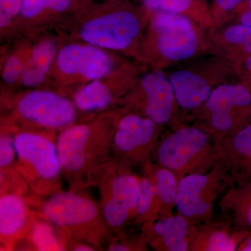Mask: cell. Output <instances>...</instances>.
<instances>
[{
    "label": "cell",
    "instance_id": "obj_1",
    "mask_svg": "<svg viewBox=\"0 0 251 251\" xmlns=\"http://www.w3.org/2000/svg\"><path fill=\"white\" fill-rule=\"evenodd\" d=\"M117 110H105L69 126L59 133L55 145L69 190L95 186L99 171L112 158Z\"/></svg>",
    "mask_w": 251,
    "mask_h": 251
},
{
    "label": "cell",
    "instance_id": "obj_34",
    "mask_svg": "<svg viewBox=\"0 0 251 251\" xmlns=\"http://www.w3.org/2000/svg\"><path fill=\"white\" fill-rule=\"evenodd\" d=\"M247 67L248 69H249V70L251 71V56L250 57H249V59H247Z\"/></svg>",
    "mask_w": 251,
    "mask_h": 251
},
{
    "label": "cell",
    "instance_id": "obj_31",
    "mask_svg": "<svg viewBox=\"0 0 251 251\" xmlns=\"http://www.w3.org/2000/svg\"><path fill=\"white\" fill-rule=\"evenodd\" d=\"M243 1L244 0H215L218 7L224 11L234 9L239 4H242Z\"/></svg>",
    "mask_w": 251,
    "mask_h": 251
},
{
    "label": "cell",
    "instance_id": "obj_28",
    "mask_svg": "<svg viewBox=\"0 0 251 251\" xmlns=\"http://www.w3.org/2000/svg\"><path fill=\"white\" fill-rule=\"evenodd\" d=\"M148 12H168L181 14L191 9L194 0H141Z\"/></svg>",
    "mask_w": 251,
    "mask_h": 251
},
{
    "label": "cell",
    "instance_id": "obj_5",
    "mask_svg": "<svg viewBox=\"0 0 251 251\" xmlns=\"http://www.w3.org/2000/svg\"><path fill=\"white\" fill-rule=\"evenodd\" d=\"M11 103L7 123L18 129L60 133L78 119L79 110L72 99L53 90L25 91L15 96Z\"/></svg>",
    "mask_w": 251,
    "mask_h": 251
},
{
    "label": "cell",
    "instance_id": "obj_22",
    "mask_svg": "<svg viewBox=\"0 0 251 251\" xmlns=\"http://www.w3.org/2000/svg\"><path fill=\"white\" fill-rule=\"evenodd\" d=\"M219 206L227 221L236 226L247 225L251 227V196L239 188L226 190L220 198Z\"/></svg>",
    "mask_w": 251,
    "mask_h": 251
},
{
    "label": "cell",
    "instance_id": "obj_27",
    "mask_svg": "<svg viewBox=\"0 0 251 251\" xmlns=\"http://www.w3.org/2000/svg\"><path fill=\"white\" fill-rule=\"evenodd\" d=\"M23 0H0V31L1 39H9L15 23L21 14Z\"/></svg>",
    "mask_w": 251,
    "mask_h": 251
},
{
    "label": "cell",
    "instance_id": "obj_2",
    "mask_svg": "<svg viewBox=\"0 0 251 251\" xmlns=\"http://www.w3.org/2000/svg\"><path fill=\"white\" fill-rule=\"evenodd\" d=\"M54 29L63 39L121 52L134 44L141 24L138 11L124 0H79Z\"/></svg>",
    "mask_w": 251,
    "mask_h": 251
},
{
    "label": "cell",
    "instance_id": "obj_21",
    "mask_svg": "<svg viewBox=\"0 0 251 251\" xmlns=\"http://www.w3.org/2000/svg\"><path fill=\"white\" fill-rule=\"evenodd\" d=\"M143 167L150 172L156 186L158 219L171 215L172 211L175 207V198L179 183L177 178L173 172L151 161Z\"/></svg>",
    "mask_w": 251,
    "mask_h": 251
},
{
    "label": "cell",
    "instance_id": "obj_13",
    "mask_svg": "<svg viewBox=\"0 0 251 251\" xmlns=\"http://www.w3.org/2000/svg\"><path fill=\"white\" fill-rule=\"evenodd\" d=\"M124 70L125 68L117 65L107 75L77 90L72 95L77 110L86 113H99L117 103L125 91Z\"/></svg>",
    "mask_w": 251,
    "mask_h": 251
},
{
    "label": "cell",
    "instance_id": "obj_3",
    "mask_svg": "<svg viewBox=\"0 0 251 251\" xmlns=\"http://www.w3.org/2000/svg\"><path fill=\"white\" fill-rule=\"evenodd\" d=\"M38 214L53 225L64 240L74 239L97 249L109 237L100 206L82 190L60 191L49 196Z\"/></svg>",
    "mask_w": 251,
    "mask_h": 251
},
{
    "label": "cell",
    "instance_id": "obj_35",
    "mask_svg": "<svg viewBox=\"0 0 251 251\" xmlns=\"http://www.w3.org/2000/svg\"><path fill=\"white\" fill-rule=\"evenodd\" d=\"M247 6L248 9H251V0H247Z\"/></svg>",
    "mask_w": 251,
    "mask_h": 251
},
{
    "label": "cell",
    "instance_id": "obj_9",
    "mask_svg": "<svg viewBox=\"0 0 251 251\" xmlns=\"http://www.w3.org/2000/svg\"><path fill=\"white\" fill-rule=\"evenodd\" d=\"M230 181L224 168L216 163L205 173L188 175L178 183L175 208L193 225L208 222L216 201Z\"/></svg>",
    "mask_w": 251,
    "mask_h": 251
},
{
    "label": "cell",
    "instance_id": "obj_26",
    "mask_svg": "<svg viewBox=\"0 0 251 251\" xmlns=\"http://www.w3.org/2000/svg\"><path fill=\"white\" fill-rule=\"evenodd\" d=\"M27 234L29 242L36 251L66 250L62 234L46 220H34Z\"/></svg>",
    "mask_w": 251,
    "mask_h": 251
},
{
    "label": "cell",
    "instance_id": "obj_11",
    "mask_svg": "<svg viewBox=\"0 0 251 251\" xmlns=\"http://www.w3.org/2000/svg\"><path fill=\"white\" fill-rule=\"evenodd\" d=\"M79 0H23L21 14L9 39H34L62 22Z\"/></svg>",
    "mask_w": 251,
    "mask_h": 251
},
{
    "label": "cell",
    "instance_id": "obj_7",
    "mask_svg": "<svg viewBox=\"0 0 251 251\" xmlns=\"http://www.w3.org/2000/svg\"><path fill=\"white\" fill-rule=\"evenodd\" d=\"M215 141L206 131L184 127L160 140L150 159L174 173L178 181L209 171L216 164Z\"/></svg>",
    "mask_w": 251,
    "mask_h": 251
},
{
    "label": "cell",
    "instance_id": "obj_17",
    "mask_svg": "<svg viewBox=\"0 0 251 251\" xmlns=\"http://www.w3.org/2000/svg\"><path fill=\"white\" fill-rule=\"evenodd\" d=\"M34 216L21 195L1 193L0 198V237L9 247L25 235L34 221Z\"/></svg>",
    "mask_w": 251,
    "mask_h": 251
},
{
    "label": "cell",
    "instance_id": "obj_29",
    "mask_svg": "<svg viewBox=\"0 0 251 251\" xmlns=\"http://www.w3.org/2000/svg\"><path fill=\"white\" fill-rule=\"evenodd\" d=\"M224 37L229 43L242 46L251 54V27L244 25L234 26L226 31Z\"/></svg>",
    "mask_w": 251,
    "mask_h": 251
},
{
    "label": "cell",
    "instance_id": "obj_16",
    "mask_svg": "<svg viewBox=\"0 0 251 251\" xmlns=\"http://www.w3.org/2000/svg\"><path fill=\"white\" fill-rule=\"evenodd\" d=\"M214 141L216 163L224 168L231 180L251 167V123L233 134L228 133Z\"/></svg>",
    "mask_w": 251,
    "mask_h": 251
},
{
    "label": "cell",
    "instance_id": "obj_24",
    "mask_svg": "<svg viewBox=\"0 0 251 251\" xmlns=\"http://www.w3.org/2000/svg\"><path fill=\"white\" fill-rule=\"evenodd\" d=\"M1 62V80L6 86H17L34 48L35 39H20Z\"/></svg>",
    "mask_w": 251,
    "mask_h": 251
},
{
    "label": "cell",
    "instance_id": "obj_30",
    "mask_svg": "<svg viewBox=\"0 0 251 251\" xmlns=\"http://www.w3.org/2000/svg\"><path fill=\"white\" fill-rule=\"evenodd\" d=\"M147 244L143 235L139 237H119L113 239L108 247L110 251H147Z\"/></svg>",
    "mask_w": 251,
    "mask_h": 251
},
{
    "label": "cell",
    "instance_id": "obj_6",
    "mask_svg": "<svg viewBox=\"0 0 251 251\" xmlns=\"http://www.w3.org/2000/svg\"><path fill=\"white\" fill-rule=\"evenodd\" d=\"M14 147L18 171L33 192L49 197L61 191L62 169L55 143L48 135L18 130Z\"/></svg>",
    "mask_w": 251,
    "mask_h": 251
},
{
    "label": "cell",
    "instance_id": "obj_8",
    "mask_svg": "<svg viewBox=\"0 0 251 251\" xmlns=\"http://www.w3.org/2000/svg\"><path fill=\"white\" fill-rule=\"evenodd\" d=\"M100 208L110 230L118 231L134 221L137 213L139 176L130 166L112 157L96 177Z\"/></svg>",
    "mask_w": 251,
    "mask_h": 251
},
{
    "label": "cell",
    "instance_id": "obj_23",
    "mask_svg": "<svg viewBox=\"0 0 251 251\" xmlns=\"http://www.w3.org/2000/svg\"><path fill=\"white\" fill-rule=\"evenodd\" d=\"M205 103L210 113L221 112L232 115L234 108H242L251 104V94L242 85H221L211 92Z\"/></svg>",
    "mask_w": 251,
    "mask_h": 251
},
{
    "label": "cell",
    "instance_id": "obj_14",
    "mask_svg": "<svg viewBox=\"0 0 251 251\" xmlns=\"http://www.w3.org/2000/svg\"><path fill=\"white\" fill-rule=\"evenodd\" d=\"M193 224L184 216L170 215L142 225L147 244L158 251H189Z\"/></svg>",
    "mask_w": 251,
    "mask_h": 251
},
{
    "label": "cell",
    "instance_id": "obj_12",
    "mask_svg": "<svg viewBox=\"0 0 251 251\" xmlns=\"http://www.w3.org/2000/svg\"><path fill=\"white\" fill-rule=\"evenodd\" d=\"M152 29L156 34L157 49L168 59L189 58L196 52L198 41L192 24L180 14L152 13Z\"/></svg>",
    "mask_w": 251,
    "mask_h": 251
},
{
    "label": "cell",
    "instance_id": "obj_15",
    "mask_svg": "<svg viewBox=\"0 0 251 251\" xmlns=\"http://www.w3.org/2000/svg\"><path fill=\"white\" fill-rule=\"evenodd\" d=\"M143 101L138 107L141 115L161 125L171 119L175 94L171 82L160 72L145 74L140 81Z\"/></svg>",
    "mask_w": 251,
    "mask_h": 251
},
{
    "label": "cell",
    "instance_id": "obj_36",
    "mask_svg": "<svg viewBox=\"0 0 251 251\" xmlns=\"http://www.w3.org/2000/svg\"><path fill=\"white\" fill-rule=\"evenodd\" d=\"M124 1H126V0H124Z\"/></svg>",
    "mask_w": 251,
    "mask_h": 251
},
{
    "label": "cell",
    "instance_id": "obj_32",
    "mask_svg": "<svg viewBox=\"0 0 251 251\" xmlns=\"http://www.w3.org/2000/svg\"><path fill=\"white\" fill-rule=\"evenodd\" d=\"M241 22L244 25L251 27V9H247L241 16Z\"/></svg>",
    "mask_w": 251,
    "mask_h": 251
},
{
    "label": "cell",
    "instance_id": "obj_33",
    "mask_svg": "<svg viewBox=\"0 0 251 251\" xmlns=\"http://www.w3.org/2000/svg\"><path fill=\"white\" fill-rule=\"evenodd\" d=\"M237 250L243 251H251V239H247L243 242L241 247H238Z\"/></svg>",
    "mask_w": 251,
    "mask_h": 251
},
{
    "label": "cell",
    "instance_id": "obj_10",
    "mask_svg": "<svg viewBox=\"0 0 251 251\" xmlns=\"http://www.w3.org/2000/svg\"><path fill=\"white\" fill-rule=\"evenodd\" d=\"M117 110L112 140V157L129 166L150 161L159 143L158 124L135 112Z\"/></svg>",
    "mask_w": 251,
    "mask_h": 251
},
{
    "label": "cell",
    "instance_id": "obj_25",
    "mask_svg": "<svg viewBox=\"0 0 251 251\" xmlns=\"http://www.w3.org/2000/svg\"><path fill=\"white\" fill-rule=\"evenodd\" d=\"M158 219L156 190L150 172L143 167V174L139 177V194L135 224L143 225Z\"/></svg>",
    "mask_w": 251,
    "mask_h": 251
},
{
    "label": "cell",
    "instance_id": "obj_20",
    "mask_svg": "<svg viewBox=\"0 0 251 251\" xmlns=\"http://www.w3.org/2000/svg\"><path fill=\"white\" fill-rule=\"evenodd\" d=\"M178 104L184 109L199 108L210 97L207 81L188 71H177L170 78Z\"/></svg>",
    "mask_w": 251,
    "mask_h": 251
},
{
    "label": "cell",
    "instance_id": "obj_19",
    "mask_svg": "<svg viewBox=\"0 0 251 251\" xmlns=\"http://www.w3.org/2000/svg\"><path fill=\"white\" fill-rule=\"evenodd\" d=\"M239 234L228 221H211L193 225L190 251H234L239 247Z\"/></svg>",
    "mask_w": 251,
    "mask_h": 251
},
{
    "label": "cell",
    "instance_id": "obj_18",
    "mask_svg": "<svg viewBox=\"0 0 251 251\" xmlns=\"http://www.w3.org/2000/svg\"><path fill=\"white\" fill-rule=\"evenodd\" d=\"M59 46L58 36H39L34 41L32 52L18 85L34 89L47 82Z\"/></svg>",
    "mask_w": 251,
    "mask_h": 251
},
{
    "label": "cell",
    "instance_id": "obj_4",
    "mask_svg": "<svg viewBox=\"0 0 251 251\" xmlns=\"http://www.w3.org/2000/svg\"><path fill=\"white\" fill-rule=\"evenodd\" d=\"M59 38L58 50L46 83L49 82L59 93L72 96L86 84L107 75L118 65L107 50Z\"/></svg>",
    "mask_w": 251,
    "mask_h": 251
}]
</instances>
